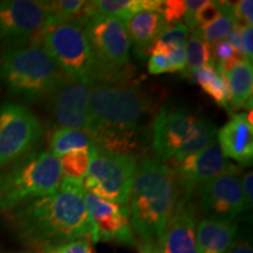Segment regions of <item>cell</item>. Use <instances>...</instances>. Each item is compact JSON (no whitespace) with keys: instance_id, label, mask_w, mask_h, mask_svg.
Instances as JSON below:
<instances>
[{"instance_id":"cell-19","label":"cell","mask_w":253,"mask_h":253,"mask_svg":"<svg viewBox=\"0 0 253 253\" xmlns=\"http://www.w3.org/2000/svg\"><path fill=\"white\" fill-rule=\"evenodd\" d=\"M238 233L236 221L202 218L196 229L198 253H226Z\"/></svg>"},{"instance_id":"cell-30","label":"cell","mask_w":253,"mask_h":253,"mask_svg":"<svg viewBox=\"0 0 253 253\" xmlns=\"http://www.w3.org/2000/svg\"><path fill=\"white\" fill-rule=\"evenodd\" d=\"M212 53L216 65L219 66L224 72L229 71L237 61H239L243 58L240 53L237 52L229 42H226V40L217 42L214 45Z\"/></svg>"},{"instance_id":"cell-5","label":"cell","mask_w":253,"mask_h":253,"mask_svg":"<svg viewBox=\"0 0 253 253\" xmlns=\"http://www.w3.org/2000/svg\"><path fill=\"white\" fill-rule=\"evenodd\" d=\"M61 179L58 157L47 149L31 151L0 175V211L9 212L27 202L54 194Z\"/></svg>"},{"instance_id":"cell-10","label":"cell","mask_w":253,"mask_h":253,"mask_svg":"<svg viewBox=\"0 0 253 253\" xmlns=\"http://www.w3.org/2000/svg\"><path fill=\"white\" fill-rule=\"evenodd\" d=\"M46 1H0V45L6 48L34 43L46 23Z\"/></svg>"},{"instance_id":"cell-37","label":"cell","mask_w":253,"mask_h":253,"mask_svg":"<svg viewBox=\"0 0 253 253\" xmlns=\"http://www.w3.org/2000/svg\"><path fill=\"white\" fill-rule=\"evenodd\" d=\"M242 55L243 58L252 61L253 58V30L252 26H246L242 36Z\"/></svg>"},{"instance_id":"cell-13","label":"cell","mask_w":253,"mask_h":253,"mask_svg":"<svg viewBox=\"0 0 253 253\" xmlns=\"http://www.w3.org/2000/svg\"><path fill=\"white\" fill-rule=\"evenodd\" d=\"M182 194L194 195L203 183L221 175H238L240 168L224 156L219 145L214 142L197 154L175 161L172 166Z\"/></svg>"},{"instance_id":"cell-12","label":"cell","mask_w":253,"mask_h":253,"mask_svg":"<svg viewBox=\"0 0 253 253\" xmlns=\"http://www.w3.org/2000/svg\"><path fill=\"white\" fill-rule=\"evenodd\" d=\"M203 218L235 221L248 211L239 175H221L196 189Z\"/></svg>"},{"instance_id":"cell-8","label":"cell","mask_w":253,"mask_h":253,"mask_svg":"<svg viewBox=\"0 0 253 253\" xmlns=\"http://www.w3.org/2000/svg\"><path fill=\"white\" fill-rule=\"evenodd\" d=\"M136 168L135 154L109 153L95 147L81 184L86 192L113 203L128 205Z\"/></svg>"},{"instance_id":"cell-35","label":"cell","mask_w":253,"mask_h":253,"mask_svg":"<svg viewBox=\"0 0 253 253\" xmlns=\"http://www.w3.org/2000/svg\"><path fill=\"white\" fill-rule=\"evenodd\" d=\"M233 17L235 23L243 27L252 26L253 23V1L252 0H240L233 5Z\"/></svg>"},{"instance_id":"cell-32","label":"cell","mask_w":253,"mask_h":253,"mask_svg":"<svg viewBox=\"0 0 253 253\" xmlns=\"http://www.w3.org/2000/svg\"><path fill=\"white\" fill-rule=\"evenodd\" d=\"M221 15V1H207L196 13L198 27H204L214 23Z\"/></svg>"},{"instance_id":"cell-18","label":"cell","mask_w":253,"mask_h":253,"mask_svg":"<svg viewBox=\"0 0 253 253\" xmlns=\"http://www.w3.org/2000/svg\"><path fill=\"white\" fill-rule=\"evenodd\" d=\"M125 24L135 56L140 60L149 56L151 47L169 27L160 11L140 12Z\"/></svg>"},{"instance_id":"cell-4","label":"cell","mask_w":253,"mask_h":253,"mask_svg":"<svg viewBox=\"0 0 253 253\" xmlns=\"http://www.w3.org/2000/svg\"><path fill=\"white\" fill-rule=\"evenodd\" d=\"M65 80L54 60L39 43L0 53V84L12 96L31 103L47 100Z\"/></svg>"},{"instance_id":"cell-7","label":"cell","mask_w":253,"mask_h":253,"mask_svg":"<svg viewBox=\"0 0 253 253\" xmlns=\"http://www.w3.org/2000/svg\"><path fill=\"white\" fill-rule=\"evenodd\" d=\"M84 28L99 69V82L126 81L134 73L130 65V40L126 24L99 13L89 15Z\"/></svg>"},{"instance_id":"cell-29","label":"cell","mask_w":253,"mask_h":253,"mask_svg":"<svg viewBox=\"0 0 253 253\" xmlns=\"http://www.w3.org/2000/svg\"><path fill=\"white\" fill-rule=\"evenodd\" d=\"M189 34V27L185 26V25L181 21V23L170 25V26L161 34L157 41L166 43V45L175 47V48L184 49Z\"/></svg>"},{"instance_id":"cell-26","label":"cell","mask_w":253,"mask_h":253,"mask_svg":"<svg viewBox=\"0 0 253 253\" xmlns=\"http://www.w3.org/2000/svg\"><path fill=\"white\" fill-rule=\"evenodd\" d=\"M84 4H86V1H84V0H55V1L53 0V1H46L47 17L43 28L79 19Z\"/></svg>"},{"instance_id":"cell-15","label":"cell","mask_w":253,"mask_h":253,"mask_svg":"<svg viewBox=\"0 0 253 253\" xmlns=\"http://www.w3.org/2000/svg\"><path fill=\"white\" fill-rule=\"evenodd\" d=\"M91 84L65 80L47 99V109L58 128L74 129L89 134L88 100Z\"/></svg>"},{"instance_id":"cell-1","label":"cell","mask_w":253,"mask_h":253,"mask_svg":"<svg viewBox=\"0 0 253 253\" xmlns=\"http://www.w3.org/2000/svg\"><path fill=\"white\" fill-rule=\"evenodd\" d=\"M84 192L80 179L62 177L54 194L33 199L9 211L19 239L37 253L72 240H91L93 227Z\"/></svg>"},{"instance_id":"cell-28","label":"cell","mask_w":253,"mask_h":253,"mask_svg":"<svg viewBox=\"0 0 253 253\" xmlns=\"http://www.w3.org/2000/svg\"><path fill=\"white\" fill-rule=\"evenodd\" d=\"M233 23H235L233 4L229 1H221L220 17L214 23L208 25V26L201 27L205 41L212 46L213 43L225 40Z\"/></svg>"},{"instance_id":"cell-11","label":"cell","mask_w":253,"mask_h":253,"mask_svg":"<svg viewBox=\"0 0 253 253\" xmlns=\"http://www.w3.org/2000/svg\"><path fill=\"white\" fill-rule=\"evenodd\" d=\"M84 203L93 227L91 243L136 244L128 205L113 203L89 192H84Z\"/></svg>"},{"instance_id":"cell-31","label":"cell","mask_w":253,"mask_h":253,"mask_svg":"<svg viewBox=\"0 0 253 253\" xmlns=\"http://www.w3.org/2000/svg\"><path fill=\"white\" fill-rule=\"evenodd\" d=\"M186 11H188V0H166L160 9L161 14L163 15L164 20L169 26L181 23V20L185 17Z\"/></svg>"},{"instance_id":"cell-39","label":"cell","mask_w":253,"mask_h":253,"mask_svg":"<svg viewBox=\"0 0 253 253\" xmlns=\"http://www.w3.org/2000/svg\"><path fill=\"white\" fill-rule=\"evenodd\" d=\"M253 173L252 172H248L245 173V176L243 177L242 179V189H243V194H244L245 197V202L246 205H248V209L252 208L253 204Z\"/></svg>"},{"instance_id":"cell-40","label":"cell","mask_w":253,"mask_h":253,"mask_svg":"<svg viewBox=\"0 0 253 253\" xmlns=\"http://www.w3.org/2000/svg\"><path fill=\"white\" fill-rule=\"evenodd\" d=\"M138 252L140 253H158L155 244H150V243H141L138 245Z\"/></svg>"},{"instance_id":"cell-14","label":"cell","mask_w":253,"mask_h":253,"mask_svg":"<svg viewBox=\"0 0 253 253\" xmlns=\"http://www.w3.org/2000/svg\"><path fill=\"white\" fill-rule=\"evenodd\" d=\"M198 116L183 107L164 106L154 116L153 149L162 162L173 160L194 130Z\"/></svg>"},{"instance_id":"cell-9","label":"cell","mask_w":253,"mask_h":253,"mask_svg":"<svg viewBox=\"0 0 253 253\" xmlns=\"http://www.w3.org/2000/svg\"><path fill=\"white\" fill-rule=\"evenodd\" d=\"M43 135L37 115L19 102L0 104V169L36 150Z\"/></svg>"},{"instance_id":"cell-2","label":"cell","mask_w":253,"mask_h":253,"mask_svg":"<svg viewBox=\"0 0 253 253\" xmlns=\"http://www.w3.org/2000/svg\"><path fill=\"white\" fill-rule=\"evenodd\" d=\"M156 103L150 90L129 80L93 84L88 115L95 147L109 153L134 154Z\"/></svg>"},{"instance_id":"cell-36","label":"cell","mask_w":253,"mask_h":253,"mask_svg":"<svg viewBox=\"0 0 253 253\" xmlns=\"http://www.w3.org/2000/svg\"><path fill=\"white\" fill-rule=\"evenodd\" d=\"M226 253H253L251 238L246 235L237 233Z\"/></svg>"},{"instance_id":"cell-20","label":"cell","mask_w":253,"mask_h":253,"mask_svg":"<svg viewBox=\"0 0 253 253\" xmlns=\"http://www.w3.org/2000/svg\"><path fill=\"white\" fill-rule=\"evenodd\" d=\"M225 77L230 89V108L238 110L249 107V104L252 107V61L242 58L225 72Z\"/></svg>"},{"instance_id":"cell-25","label":"cell","mask_w":253,"mask_h":253,"mask_svg":"<svg viewBox=\"0 0 253 253\" xmlns=\"http://www.w3.org/2000/svg\"><path fill=\"white\" fill-rule=\"evenodd\" d=\"M214 142H217L216 126L213 125L211 120L207 118H198L191 136H190L188 142L183 145L182 149L177 153L175 158H173V162L197 154Z\"/></svg>"},{"instance_id":"cell-24","label":"cell","mask_w":253,"mask_h":253,"mask_svg":"<svg viewBox=\"0 0 253 253\" xmlns=\"http://www.w3.org/2000/svg\"><path fill=\"white\" fill-rule=\"evenodd\" d=\"M94 147V141L89 134L74 129L56 128L49 135L48 150L55 157L60 158L72 151L90 149Z\"/></svg>"},{"instance_id":"cell-3","label":"cell","mask_w":253,"mask_h":253,"mask_svg":"<svg viewBox=\"0 0 253 253\" xmlns=\"http://www.w3.org/2000/svg\"><path fill=\"white\" fill-rule=\"evenodd\" d=\"M182 195L172 168L155 156L137 163L128 202L134 232L142 243L155 244Z\"/></svg>"},{"instance_id":"cell-17","label":"cell","mask_w":253,"mask_h":253,"mask_svg":"<svg viewBox=\"0 0 253 253\" xmlns=\"http://www.w3.org/2000/svg\"><path fill=\"white\" fill-rule=\"evenodd\" d=\"M220 150L226 158H232L243 166H250L253 158V128L248 114L232 115L217 131Z\"/></svg>"},{"instance_id":"cell-34","label":"cell","mask_w":253,"mask_h":253,"mask_svg":"<svg viewBox=\"0 0 253 253\" xmlns=\"http://www.w3.org/2000/svg\"><path fill=\"white\" fill-rule=\"evenodd\" d=\"M148 61V71L150 74H163V73L177 72L176 65L173 62L171 53L169 55L151 54Z\"/></svg>"},{"instance_id":"cell-21","label":"cell","mask_w":253,"mask_h":253,"mask_svg":"<svg viewBox=\"0 0 253 253\" xmlns=\"http://www.w3.org/2000/svg\"><path fill=\"white\" fill-rule=\"evenodd\" d=\"M91 13L118 18L126 23L135 14L143 11H160L162 0H95L88 1Z\"/></svg>"},{"instance_id":"cell-33","label":"cell","mask_w":253,"mask_h":253,"mask_svg":"<svg viewBox=\"0 0 253 253\" xmlns=\"http://www.w3.org/2000/svg\"><path fill=\"white\" fill-rule=\"evenodd\" d=\"M40 253H93L91 251V240L89 238H81L65 244L53 246L43 250Z\"/></svg>"},{"instance_id":"cell-23","label":"cell","mask_w":253,"mask_h":253,"mask_svg":"<svg viewBox=\"0 0 253 253\" xmlns=\"http://www.w3.org/2000/svg\"><path fill=\"white\" fill-rule=\"evenodd\" d=\"M184 52L186 63L185 69L182 73H184L186 77H189L192 72L201 67H214L216 66L212 47L205 41L201 27L190 31Z\"/></svg>"},{"instance_id":"cell-6","label":"cell","mask_w":253,"mask_h":253,"mask_svg":"<svg viewBox=\"0 0 253 253\" xmlns=\"http://www.w3.org/2000/svg\"><path fill=\"white\" fill-rule=\"evenodd\" d=\"M34 43H39L46 49L66 80L91 86L99 82L97 63L82 21L75 19L47 26Z\"/></svg>"},{"instance_id":"cell-38","label":"cell","mask_w":253,"mask_h":253,"mask_svg":"<svg viewBox=\"0 0 253 253\" xmlns=\"http://www.w3.org/2000/svg\"><path fill=\"white\" fill-rule=\"evenodd\" d=\"M243 30H244V27L242 26V25L237 24V23H233L232 27H231V30L229 32V34H227L226 37V42H229L231 46L235 48L237 52L240 53L242 54V36H243ZM243 56V55H242Z\"/></svg>"},{"instance_id":"cell-27","label":"cell","mask_w":253,"mask_h":253,"mask_svg":"<svg viewBox=\"0 0 253 253\" xmlns=\"http://www.w3.org/2000/svg\"><path fill=\"white\" fill-rule=\"evenodd\" d=\"M94 148L95 145L90 149L72 151L60 157L59 162L62 177L81 181L88 171Z\"/></svg>"},{"instance_id":"cell-16","label":"cell","mask_w":253,"mask_h":253,"mask_svg":"<svg viewBox=\"0 0 253 253\" xmlns=\"http://www.w3.org/2000/svg\"><path fill=\"white\" fill-rule=\"evenodd\" d=\"M197 208L194 195L182 194L162 233L155 243L158 253H198L196 245Z\"/></svg>"},{"instance_id":"cell-22","label":"cell","mask_w":253,"mask_h":253,"mask_svg":"<svg viewBox=\"0 0 253 253\" xmlns=\"http://www.w3.org/2000/svg\"><path fill=\"white\" fill-rule=\"evenodd\" d=\"M195 84H198L205 93L223 108H229L230 89L225 72L219 66L201 67L189 75Z\"/></svg>"}]
</instances>
